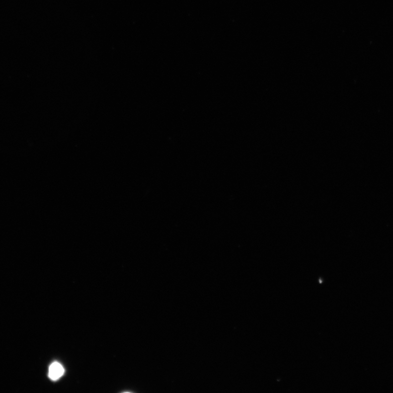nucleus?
<instances>
[{"mask_svg": "<svg viewBox=\"0 0 393 393\" xmlns=\"http://www.w3.org/2000/svg\"><path fill=\"white\" fill-rule=\"evenodd\" d=\"M65 372L62 365L58 362L52 363L49 369V378L52 380L56 381L62 378Z\"/></svg>", "mask_w": 393, "mask_h": 393, "instance_id": "nucleus-1", "label": "nucleus"}]
</instances>
